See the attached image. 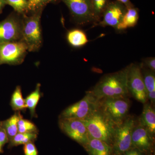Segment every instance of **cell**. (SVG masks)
<instances>
[{
  "mask_svg": "<svg viewBox=\"0 0 155 155\" xmlns=\"http://www.w3.org/2000/svg\"><path fill=\"white\" fill-rule=\"evenodd\" d=\"M139 10L134 6L127 8L126 13L116 30L123 31L128 28L134 27L137 24L139 19Z\"/></svg>",
  "mask_w": 155,
  "mask_h": 155,
  "instance_id": "obj_16",
  "label": "cell"
},
{
  "mask_svg": "<svg viewBox=\"0 0 155 155\" xmlns=\"http://www.w3.org/2000/svg\"><path fill=\"white\" fill-rule=\"evenodd\" d=\"M152 137L144 127L139 124L134 128L131 136V145L142 151H147L151 146Z\"/></svg>",
  "mask_w": 155,
  "mask_h": 155,
  "instance_id": "obj_13",
  "label": "cell"
},
{
  "mask_svg": "<svg viewBox=\"0 0 155 155\" xmlns=\"http://www.w3.org/2000/svg\"><path fill=\"white\" fill-rule=\"evenodd\" d=\"M6 5L11 6L14 11L20 15H28V0H5Z\"/></svg>",
  "mask_w": 155,
  "mask_h": 155,
  "instance_id": "obj_23",
  "label": "cell"
},
{
  "mask_svg": "<svg viewBox=\"0 0 155 155\" xmlns=\"http://www.w3.org/2000/svg\"><path fill=\"white\" fill-rule=\"evenodd\" d=\"M59 125L63 132L78 143L85 146L88 142L90 136L82 120L59 119Z\"/></svg>",
  "mask_w": 155,
  "mask_h": 155,
  "instance_id": "obj_11",
  "label": "cell"
},
{
  "mask_svg": "<svg viewBox=\"0 0 155 155\" xmlns=\"http://www.w3.org/2000/svg\"><path fill=\"white\" fill-rule=\"evenodd\" d=\"M64 3L70 11L74 21L78 25L98 23L95 17L92 0H59Z\"/></svg>",
  "mask_w": 155,
  "mask_h": 155,
  "instance_id": "obj_6",
  "label": "cell"
},
{
  "mask_svg": "<svg viewBox=\"0 0 155 155\" xmlns=\"http://www.w3.org/2000/svg\"><path fill=\"white\" fill-rule=\"evenodd\" d=\"M125 5L119 1L110 2L103 14V19L96 25L111 26L116 29L127 11Z\"/></svg>",
  "mask_w": 155,
  "mask_h": 155,
  "instance_id": "obj_12",
  "label": "cell"
},
{
  "mask_svg": "<svg viewBox=\"0 0 155 155\" xmlns=\"http://www.w3.org/2000/svg\"><path fill=\"white\" fill-rule=\"evenodd\" d=\"M18 133H38L36 125L29 120L24 119L21 114L19 115L18 122Z\"/></svg>",
  "mask_w": 155,
  "mask_h": 155,
  "instance_id": "obj_25",
  "label": "cell"
},
{
  "mask_svg": "<svg viewBox=\"0 0 155 155\" xmlns=\"http://www.w3.org/2000/svg\"><path fill=\"white\" fill-rule=\"evenodd\" d=\"M9 142V139L5 130L0 124V153L3 152V147Z\"/></svg>",
  "mask_w": 155,
  "mask_h": 155,
  "instance_id": "obj_28",
  "label": "cell"
},
{
  "mask_svg": "<svg viewBox=\"0 0 155 155\" xmlns=\"http://www.w3.org/2000/svg\"><path fill=\"white\" fill-rule=\"evenodd\" d=\"M127 85L129 93L137 101L143 104L146 103L148 100L147 94L140 65L131 64L128 66Z\"/></svg>",
  "mask_w": 155,
  "mask_h": 155,
  "instance_id": "obj_9",
  "label": "cell"
},
{
  "mask_svg": "<svg viewBox=\"0 0 155 155\" xmlns=\"http://www.w3.org/2000/svg\"><path fill=\"white\" fill-rule=\"evenodd\" d=\"M128 66L118 72L105 75L88 91L97 99L127 97L129 94L127 85Z\"/></svg>",
  "mask_w": 155,
  "mask_h": 155,
  "instance_id": "obj_1",
  "label": "cell"
},
{
  "mask_svg": "<svg viewBox=\"0 0 155 155\" xmlns=\"http://www.w3.org/2000/svg\"><path fill=\"white\" fill-rule=\"evenodd\" d=\"M136 122L132 116H127L122 124L116 126L113 140L117 153L126 152L131 146V136Z\"/></svg>",
  "mask_w": 155,
  "mask_h": 155,
  "instance_id": "obj_10",
  "label": "cell"
},
{
  "mask_svg": "<svg viewBox=\"0 0 155 155\" xmlns=\"http://www.w3.org/2000/svg\"><path fill=\"white\" fill-rule=\"evenodd\" d=\"M117 1H119L120 2L122 3L123 5H125L127 8L134 6L132 3L130 2V0H117Z\"/></svg>",
  "mask_w": 155,
  "mask_h": 155,
  "instance_id": "obj_30",
  "label": "cell"
},
{
  "mask_svg": "<svg viewBox=\"0 0 155 155\" xmlns=\"http://www.w3.org/2000/svg\"><path fill=\"white\" fill-rule=\"evenodd\" d=\"M140 66L142 67H147L148 69L153 71H155V58H145L143 60V64Z\"/></svg>",
  "mask_w": 155,
  "mask_h": 155,
  "instance_id": "obj_29",
  "label": "cell"
},
{
  "mask_svg": "<svg viewBox=\"0 0 155 155\" xmlns=\"http://www.w3.org/2000/svg\"><path fill=\"white\" fill-rule=\"evenodd\" d=\"M110 2L109 0H92L93 11L98 23L101 21L104 12Z\"/></svg>",
  "mask_w": 155,
  "mask_h": 155,
  "instance_id": "obj_26",
  "label": "cell"
},
{
  "mask_svg": "<svg viewBox=\"0 0 155 155\" xmlns=\"http://www.w3.org/2000/svg\"><path fill=\"white\" fill-rule=\"evenodd\" d=\"M98 108L116 126L127 116L130 102L127 97L104 98L98 100Z\"/></svg>",
  "mask_w": 155,
  "mask_h": 155,
  "instance_id": "obj_4",
  "label": "cell"
},
{
  "mask_svg": "<svg viewBox=\"0 0 155 155\" xmlns=\"http://www.w3.org/2000/svg\"><path fill=\"white\" fill-rule=\"evenodd\" d=\"M125 155H140L139 153L136 150H131L128 151L125 154Z\"/></svg>",
  "mask_w": 155,
  "mask_h": 155,
  "instance_id": "obj_32",
  "label": "cell"
},
{
  "mask_svg": "<svg viewBox=\"0 0 155 155\" xmlns=\"http://www.w3.org/2000/svg\"><path fill=\"white\" fill-rule=\"evenodd\" d=\"M139 121L153 137L155 134V111L151 104H144Z\"/></svg>",
  "mask_w": 155,
  "mask_h": 155,
  "instance_id": "obj_14",
  "label": "cell"
},
{
  "mask_svg": "<svg viewBox=\"0 0 155 155\" xmlns=\"http://www.w3.org/2000/svg\"><path fill=\"white\" fill-rule=\"evenodd\" d=\"M20 114L19 111L15 113L9 119L1 122V126L5 130L9 142L18 133V122Z\"/></svg>",
  "mask_w": 155,
  "mask_h": 155,
  "instance_id": "obj_19",
  "label": "cell"
},
{
  "mask_svg": "<svg viewBox=\"0 0 155 155\" xmlns=\"http://www.w3.org/2000/svg\"><path fill=\"white\" fill-rule=\"evenodd\" d=\"M6 5L5 0H0V14L2 12L3 9Z\"/></svg>",
  "mask_w": 155,
  "mask_h": 155,
  "instance_id": "obj_31",
  "label": "cell"
},
{
  "mask_svg": "<svg viewBox=\"0 0 155 155\" xmlns=\"http://www.w3.org/2000/svg\"><path fill=\"white\" fill-rule=\"evenodd\" d=\"M28 51L21 41L0 44V65H18L23 63Z\"/></svg>",
  "mask_w": 155,
  "mask_h": 155,
  "instance_id": "obj_7",
  "label": "cell"
},
{
  "mask_svg": "<svg viewBox=\"0 0 155 155\" xmlns=\"http://www.w3.org/2000/svg\"><path fill=\"white\" fill-rule=\"evenodd\" d=\"M0 124H1V122H0Z\"/></svg>",
  "mask_w": 155,
  "mask_h": 155,
  "instance_id": "obj_33",
  "label": "cell"
},
{
  "mask_svg": "<svg viewBox=\"0 0 155 155\" xmlns=\"http://www.w3.org/2000/svg\"><path fill=\"white\" fill-rule=\"evenodd\" d=\"M98 100L89 92L79 101L66 108L60 114L59 119L83 120L95 110Z\"/></svg>",
  "mask_w": 155,
  "mask_h": 155,
  "instance_id": "obj_5",
  "label": "cell"
},
{
  "mask_svg": "<svg viewBox=\"0 0 155 155\" xmlns=\"http://www.w3.org/2000/svg\"><path fill=\"white\" fill-rule=\"evenodd\" d=\"M90 136L109 143L114 139L116 125L97 107L85 119L81 120Z\"/></svg>",
  "mask_w": 155,
  "mask_h": 155,
  "instance_id": "obj_2",
  "label": "cell"
},
{
  "mask_svg": "<svg viewBox=\"0 0 155 155\" xmlns=\"http://www.w3.org/2000/svg\"><path fill=\"white\" fill-rule=\"evenodd\" d=\"M38 134L18 133L9 142L10 147L25 144L29 142H33L37 138Z\"/></svg>",
  "mask_w": 155,
  "mask_h": 155,
  "instance_id": "obj_22",
  "label": "cell"
},
{
  "mask_svg": "<svg viewBox=\"0 0 155 155\" xmlns=\"http://www.w3.org/2000/svg\"><path fill=\"white\" fill-rule=\"evenodd\" d=\"M141 71L148 99L150 101L152 104H153L155 101V72L146 68L143 71L141 69Z\"/></svg>",
  "mask_w": 155,
  "mask_h": 155,
  "instance_id": "obj_18",
  "label": "cell"
},
{
  "mask_svg": "<svg viewBox=\"0 0 155 155\" xmlns=\"http://www.w3.org/2000/svg\"><path fill=\"white\" fill-rule=\"evenodd\" d=\"M42 11L22 15L21 41L26 46L28 51H38L43 44L41 19Z\"/></svg>",
  "mask_w": 155,
  "mask_h": 155,
  "instance_id": "obj_3",
  "label": "cell"
},
{
  "mask_svg": "<svg viewBox=\"0 0 155 155\" xmlns=\"http://www.w3.org/2000/svg\"><path fill=\"white\" fill-rule=\"evenodd\" d=\"M11 105L12 109L17 111H24L26 109L25 99L22 97L21 88L17 86L11 97Z\"/></svg>",
  "mask_w": 155,
  "mask_h": 155,
  "instance_id": "obj_21",
  "label": "cell"
},
{
  "mask_svg": "<svg viewBox=\"0 0 155 155\" xmlns=\"http://www.w3.org/2000/svg\"><path fill=\"white\" fill-rule=\"evenodd\" d=\"M22 15L14 12L0 22V44L21 41Z\"/></svg>",
  "mask_w": 155,
  "mask_h": 155,
  "instance_id": "obj_8",
  "label": "cell"
},
{
  "mask_svg": "<svg viewBox=\"0 0 155 155\" xmlns=\"http://www.w3.org/2000/svg\"><path fill=\"white\" fill-rule=\"evenodd\" d=\"M85 146L90 155H111L110 147L102 140L90 137Z\"/></svg>",
  "mask_w": 155,
  "mask_h": 155,
  "instance_id": "obj_15",
  "label": "cell"
},
{
  "mask_svg": "<svg viewBox=\"0 0 155 155\" xmlns=\"http://www.w3.org/2000/svg\"><path fill=\"white\" fill-rule=\"evenodd\" d=\"M40 88V84H37L35 90L28 95L25 99L26 108H28L30 110L31 117L36 116L35 110L41 97Z\"/></svg>",
  "mask_w": 155,
  "mask_h": 155,
  "instance_id": "obj_20",
  "label": "cell"
},
{
  "mask_svg": "<svg viewBox=\"0 0 155 155\" xmlns=\"http://www.w3.org/2000/svg\"><path fill=\"white\" fill-rule=\"evenodd\" d=\"M58 0H28V15L43 11L45 7L50 3H56Z\"/></svg>",
  "mask_w": 155,
  "mask_h": 155,
  "instance_id": "obj_24",
  "label": "cell"
},
{
  "mask_svg": "<svg viewBox=\"0 0 155 155\" xmlns=\"http://www.w3.org/2000/svg\"><path fill=\"white\" fill-rule=\"evenodd\" d=\"M67 39L68 43L75 48L82 47L89 41L86 33L78 28L69 31L67 34Z\"/></svg>",
  "mask_w": 155,
  "mask_h": 155,
  "instance_id": "obj_17",
  "label": "cell"
},
{
  "mask_svg": "<svg viewBox=\"0 0 155 155\" xmlns=\"http://www.w3.org/2000/svg\"><path fill=\"white\" fill-rule=\"evenodd\" d=\"M23 150L25 155H38V152L33 142L24 144Z\"/></svg>",
  "mask_w": 155,
  "mask_h": 155,
  "instance_id": "obj_27",
  "label": "cell"
}]
</instances>
